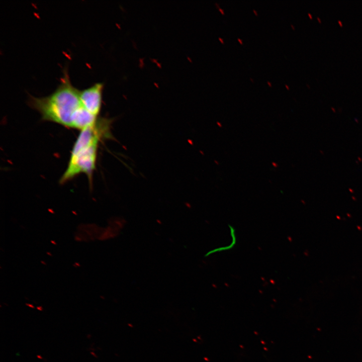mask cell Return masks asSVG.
Masks as SVG:
<instances>
[{"mask_svg":"<svg viewBox=\"0 0 362 362\" xmlns=\"http://www.w3.org/2000/svg\"><path fill=\"white\" fill-rule=\"evenodd\" d=\"M217 123L218 124V125L220 127H222V124H221V123H220L219 122H217Z\"/></svg>","mask_w":362,"mask_h":362,"instance_id":"ac0fdd59","label":"cell"},{"mask_svg":"<svg viewBox=\"0 0 362 362\" xmlns=\"http://www.w3.org/2000/svg\"><path fill=\"white\" fill-rule=\"evenodd\" d=\"M250 79L251 80V81L252 82H253V80L251 78H250Z\"/></svg>","mask_w":362,"mask_h":362,"instance_id":"7402d4cb","label":"cell"},{"mask_svg":"<svg viewBox=\"0 0 362 362\" xmlns=\"http://www.w3.org/2000/svg\"><path fill=\"white\" fill-rule=\"evenodd\" d=\"M219 11H220V12L223 15L225 14V13L222 9L219 8Z\"/></svg>","mask_w":362,"mask_h":362,"instance_id":"9c48e42d","label":"cell"},{"mask_svg":"<svg viewBox=\"0 0 362 362\" xmlns=\"http://www.w3.org/2000/svg\"><path fill=\"white\" fill-rule=\"evenodd\" d=\"M28 102L32 109L41 114L43 120L68 128L81 131L95 125L98 119L82 105L79 89L72 84L66 66L60 83L52 94L42 97L30 96Z\"/></svg>","mask_w":362,"mask_h":362,"instance_id":"6da1fadb","label":"cell"},{"mask_svg":"<svg viewBox=\"0 0 362 362\" xmlns=\"http://www.w3.org/2000/svg\"><path fill=\"white\" fill-rule=\"evenodd\" d=\"M104 86V83L96 82L86 88L79 90L82 105L89 113L97 117L101 109Z\"/></svg>","mask_w":362,"mask_h":362,"instance_id":"3957f363","label":"cell"},{"mask_svg":"<svg viewBox=\"0 0 362 362\" xmlns=\"http://www.w3.org/2000/svg\"><path fill=\"white\" fill-rule=\"evenodd\" d=\"M285 86L286 87V88L288 90L290 89V88L287 84H285Z\"/></svg>","mask_w":362,"mask_h":362,"instance_id":"d6986e66","label":"cell"},{"mask_svg":"<svg viewBox=\"0 0 362 362\" xmlns=\"http://www.w3.org/2000/svg\"><path fill=\"white\" fill-rule=\"evenodd\" d=\"M73 266L75 267H80V264L78 262H75L73 264Z\"/></svg>","mask_w":362,"mask_h":362,"instance_id":"277c9868","label":"cell"},{"mask_svg":"<svg viewBox=\"0 0 362 362\" xmlns=\"http://www.w3.org/2000/svg\"><path fill=\"white\" fill-rule=\"evenodd\" d=\"M273 166L275 167H277L278 166V165L277 163H276L275 162H272V163Z\"/></svg>","mask_w":362,"mask_h":362,"instance_id":"5b68a950","label":"cell"},{"mask_svg":"<svg viewBox=\"0 0 362 362\" xmlns=\"http://www.w3.org/2000/svg\"><path fill=\"white\" fill-rule=\"evenodd\" d=\"M107 122L99 119L95 125L80 131L73 146L67 167L60 178L61 184L81 173L92 178L96 167L99 142L105 133Z\"/></svg>","mask_w":362,"mask_h":362,"instance_id":"7a4b0ae2","label":"cell"},{"mask_svg":"<svg viewBox=\"0 0 362 362\" xmlns=\"http://www.w3.org/2000/svg\"><path fill=\"white\" fill-rule=\"evenodd\" d=\"M337 22H338L339 25L340 26H343V23H342V21H341L340 20H338Z\"/></svg>","mask_w":362,"mask_h":362,"instance_id":"8992f818","label":"cell"},{"mask_svg":"<svg viewBox=\"0 0 362 362\" xmlns=\"http://www.w3.org/2000/svg\"><path fill=\"white\" fill-rule=\"evenodd\" d=\"M46 254L49 256H52V254L49 251L46 252Z\"/></svg>","mask_w":362,"mask_h":362,"instance_id":"4fadbf2b","label":"cell"},{"mask_svg":"<svg viewBox=\"0 0 362 362\" xmlns=\"http://www.w3.org/2000/svg\"><path fill=\"white\" fill-rule=\"evenodd\" d=\"M317 19L319 23H321L322 21L319 17H317Z\"/></svg>","mask_w":362,"mask_h":362,"instance_id":"5bb4252c","label":"cell"},{"mask_svg":"<svg viewBox=\"0 0 362 362\" xmlns=\"http://www.w3.org/2000/svg\"><path fill=\"white\" fill-rule=\"evenodd\" d=\"M237 40H238V42H239L241 44H243V42H242V40L241 39H240V38H238Z\"/></svg>","mask_w":362,"mask_h":362,"instance_id":"8fae6325","label":"cell"},{"mask_svg":"<svg viewBox=\"0 0 362 362\" xmlns=\"http://www.w3.org/2000/svg\"><path fill=\"white\" fill-rule=\"evenodd\" d=\"M78 237H77V236H75V239L76 241H81V239L80 238H78Z\"/></svg>","mask_w":362,"mask_h":362,"instance_id":"ba28073f","label":"cell"},{"mask_svg":"<svg viewBox=\"0 0 362 362\" xmlns=\"http://www.w3.org/2000/svg\"><path fill=\"white\" fill-rule=\"evenodd\" d=\"M219 40L221 42V43H222V44H224V42L223 39L222 38H219Z\"/></svg>","mask_w":362,"mask_h":362,"instance_id":"30bf717a","label":"cell"},{"mask_svg":"<svg viewBox=\"0 0 362 362\" xmlns=\"http://www.w3.org/2000/svg\"><path fill=\"white\" fill-rule=\"evenodd\" d=\"M306 85H307V86H308V87L309 88H310V85H309V84H308V83H307V84H306Z\"/></svg>","mask_w":362,"mask_h":362,"instance_id":"44dd1931","label":"cell"},{"mask_svg":"<svg viewBox=\"0 0 362 362\" xmlns=\"http://www.w3.org/2000/svg\"><path fill=\"white\" fill-rule=\"evenodd\" d=\"M291 26L292 27V28L293 29H294V30L295 29V26H293V25L291 24Z\"/></svg>","mask_w":362,"mask_h":362,"instance_id":"ffe728a7","label":"cell"},{"mask_svg":"<svg viewBox=\"0 0 362 362\" xmlns=\"http://www.w3.org/2000/svg\"><path fill=\"white\" fill-rule=\"evenodd\" d=\"M50 242H51V243L52 244H53V245H56V244H57V243L56 242V241H55V240H51Z\"/></svg>","mask_w":362,"mask_h":362,"instance_id":"52a82bcc","label":"cell"},{"mask_svg":"<svg viewBox=\"0 0 362 362\" xmlns=\"http://www.w3.org/2000/svg\"><path fill=\"white\" fill-rule=\"evenodd\" d=\"M41 263L42 264H43V265H46V263L45 262V261L41 260Z\"/></svg>","mask_w":362,"mask_h":362,"instance_id":"9a60e30c","label":"cell"},{"mask_svg":"<svg viewBox=\"0 0 362 362\" xmlns=\"http://www.w3.org/2000/svg\"><path fill=\"white\" fill-rule=\"evenodd\" d=\"M308 15L309 17L311 19H312L313 17H312V15H311V13H308Z\"/></svg>","mask_w":362,"mask_h":362,"instance_id":"7c38bea8","label":"cell"},{"mask_svg":"<svg viewBox=\"0 0 362 362\" xmlns=\"http://www.w3.org/2000/svg\"><path fill=\"white\" fill-rule=\"evenodd\" d=\"M267 83L269 86H272V83L270 82H269V81H267Z\"/></svg>","mask_w":362,"mask_h":362,"instance_id":"2e32d148","label":"cell"},{"mask_svg":"<svg viewBox=\"0 0 362 362\" xmlns=\"http://www.w3.org/2000/svg\"><path fill=\"white\" fill-rule=\"evenodd\" d=\"M253 12L255 14V15H256V16L258 15L257 12L255 10L253 9Z\"/></svg>","mask_w":362,"mask_h":362,"instance_id":"e0dca14e","label":"cell"}]
</instances>
